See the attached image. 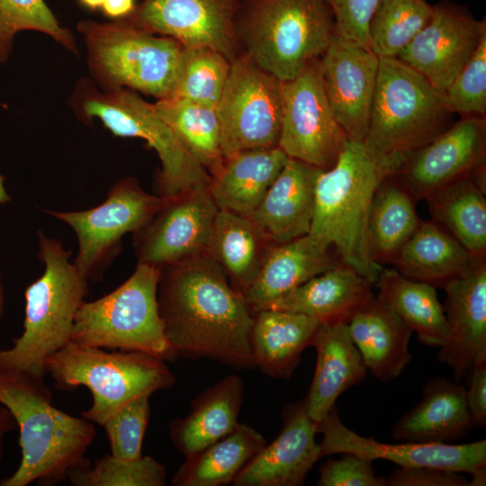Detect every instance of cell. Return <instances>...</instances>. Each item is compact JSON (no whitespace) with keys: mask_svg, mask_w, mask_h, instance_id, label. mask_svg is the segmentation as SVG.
<instances>
[{"mask_svg":"<svg viewBox=\"0 0 486 486\" xmlns=\"http://www.w3.org/2000/svg\"><path fill=\"white\" fill-rule=\"evenodd\" d=\"M158 303L176 355L208 357L235 368L255 367L253 314L219 265L201 255L160 267Z\"/></svg>","mask_w":486,"mask_h":486,"instance_id":"cell-1","label":"cell"},{"mask_svg":"<svg viewBox=\"0 0 486 486\" xmlns=\"http://www.w3.org/2000/svg\"><path fill=\"white\" fill-rule=\"evenodd\" d=\"M0 403L16 421L22 450L19 466L0 486H54L89 461L86 453L95 437L94 423L53 406L44 376L0 370Z\"/></svg>","mask_w":486,"mask_h":486,"instance_id":"cell-2","label":"cell"},{"mask_svg":"<svg viewBox=\"0 0 486 486\" xmlns=\"http://www.w3.org/2000/svg\"><path fill=\"white\" fill-rule=\"evenodd\" d=\"M399 169L373 157L363 142L347 140L336 164L320 175L309 238L323 248H333L343 264L373 285L383 266L369 255L367 224L380 182Z\"/></svg>","mask_w":486,"mask_h":486,"instance_id":"cell-3","label":"cell"},{"mask_svg":"<svg viewBox=\"0 0 486 486\" xmlns=\"http://www.w3.org/2000/svg\"><path fill=\"white\" fill-rule=\"evenodd\" d=\"M38 247L44 271L25 289L23 330L10 348L0 350V370L45 376L46 361L70 342L89 289L60 241L38 230Z\"/></svg>","mask_w":486,"mask_h":486,"instance_id":"cell-4","label":"cell"},{"mask_svg":"<svg viewBox=\"0 0 486 486\" xmlns=\"http://www.w3.org/2000/svg\"><path fill=\"white\" fill-rule=\"evenodd\" d=\"M450 114L443 92L397 58L379 57L363 144L373 157L400 170L409 156L448 128Z\"/></svg>","mask_w":486,"mask_h":486,"instance_id":"cell-5","label":"cell"},{"mask_svg":"<svg viewBox=\"0 0 486 486\" xmlns=\"http://www.w3.org/2000/svg\"><path fill=\"white\" fill-rule=\"evenodd\" d=\"M78 117L98 119L113 135L144 140L161 162L156 178L158 195L171 198L208 189L211 176L183 147L158 114L153 104L128 88L97 90L90 80L78 82L72 96Z\"/></svg>","mask_w":486,"mask_h":486,"instance_id":"cell-6","label":"cell"},{"mask_svg":"<svg viewBox=\"0 0 486 486\" xmlns=\"http://www.w3.org/2000/svg\"><path fill=\"white\" fill-rule=\"evenodd\" d=\"M247 54L281 82L320 58L335 34L326 0H240Z\"/></svg>","mask_w":486,"mask_h":486,"instance_id":"cell-7","label":"cell"},{"mask_svg":"<svg viewBox=\"0 0 486 486\" xmlns=\"http://www.w3.org/2000/svg\"><path fill=\"white\" fill-rule=\"evenodd\" d=\"M56 389L87 388L93 396L85 419L103 426L130 400L161 391L176 383V376L165 361L140 351L106 352L101 347L69 342L45 364Z\"/></svg>","mask_w":486,"mask_h":486,"instance_id":"cell-8","label":"cell"},{"mask_svg":"<svg viewBox=\"0 0 486 486\" xmlns=\"http://www.w3.org/2000/svg\"><path fill=\"white\" fill-rule=\"evenodd\" d=\"M87 49L89 70L101 89L128 88L171 96L183 46L172 38L139 29L124 20L77 23Z\"/></svg>","mask_w":486,"mask_h":486,"instance_id":"cell-9","label":"cell"},{"mask_svg":"<svg viewBox=\"0 0 486 486\" xmlns=\"http://www.w3.org/2000/svg\"><path fill=\"white\" fill-rule=\"evenodd\" d=\"M159 275L160 267L138 263L116 289L85 302L76 315L70 342L144 352L164 361L174 358L158 310Z\"/></svg>","mask_w":486,"mask_h":486,"instance_id":"cell-10","label":"cell"},{"mask_svg":"<svg viewBox=\"0 0 486 486\" xmlns=\"http://www.w3.org/2000/svg\"><path fill=\"white\" fill-rule=\"evenodd\" d=\"M167 197L147 193L133 177L117 181L99 205L78 212L43 210L67 223L78 240L73 263L88 282H99L122 250V238L141 229Z\"/></svg>","mask_w":486,"mask_h":486,"instance_id":"cell-11","label":"cell"},{"mask_svg":"<svg viewBox=\"0 0 486 486\" xmlns=\"http://www.w3.org/2000/svg\"><path fill=\"white\" fill-rule=\"evenodd\" d=\"M282 108L281 81L247 53L236 57L215 106L223 158L278 147Z\"/></svg>","mask_w":486,"mask_h":486,"instance_id":"cell-12","label":"cell"},{"mask_svg":"<svg viewBox=\"0 0 486 486\" xmlns=\"http://www.w3.org/2000/svg\"><path fill=\"white\" fill-rule=\"evenodd\" d=\"M282 122L278 147L294 158L322 170L331 168L347 138L328 101L320 58L292 79L281 82Z\"/></svg>","mask_w":486,"mask_h":486,"instance_id":"cell-13","label":"cell"},{"mask_svg":"<svg viewBox=\"0 0 486 486\" xmlns=\"http://www.w3.org/2000/svg\"><path fill=\"white\" fill-rule=\"evenodd\" d=\"M317 425L323 437L321 457L334 454H354L370 462L382 459L400 467L430 466L471 474L470 486L486 482V440L463 445L447 443L386 444L364 437L346 428L336 406Z\"/></svg>","mask_w":486,"mask_h":486,"instance_id":"cell-14","label":"cell"},{"mask_svg":"<svg viewBox=\"0 0 486 486\" xmlns=\"http://www.w3.org/2000/svg\"><path fill=\"white\" fill-rule=\"evenodd\" d=\"M239 6L240 0H142L122 20L183 47L212 49L232 61Z\"/></svg>","mask_w":486,"mask_h":486,"instance_id":"cell-15","label":"cell"},{"mask_svg":"<svg viewBox=\"0 0 486 486\" xmlns=\"http://www.w3.org/2000/svg\"><path fill=\"white\" fill-rule=\"evenodd\" d=\"M218 210L208 189L167 198L133 233L138 263L161 267L208 254Z\"/></svg>","mask_w":486,"mask_h":486,"instance_id":"cell-16","label":"cell"},{"mask_svg":"<svg viewBox=\"0 0 486 486\" xmlns=\"http://www.w3.org/2000/svg\"><path fill=\"white\" fill-rule=\"evenodd\" d=\"M320 60L334 116L348 140L363 142L370 122L379 57L370 48L335 33Z\"/></svg>","mask_w":486,"mask_h":486,"instance_id":"cell-17","label":"cell"},{"mask_svg":"<svg viewBox=\"0 0 486 486\" xmlns=\"http://www.w3.org/2000/svg\"><path fill=\"white\" fill-rule=\"evenodd\" d=\"M486 35V22L476 20L461 7L434 5L427 25L397 58L445 93Z\"/></svg>","mask_w":486,"mask_h":486,"instance_id":"cell-18","label":"cell"},{"mask_svg":"<svg viewBox=\"0 0 486 486\" xmlns=\"http://www.w3.org/2000/svg\"><path fill=\"white\" fill-rule=\"evenodd\" d=\"M485 157V118L464 117L409 156L397 176L418 201L469 176Z\"/></svg>","mask_w":486,"mask_h":486,"instance_id":"cell-19","label":"cell"},{"mask_svg":"<svg viewBox=\"0 0 486 486\" xmlns=\"http://www.w3.org/2000/svg\"><path fill=\"white\" fill-rule=\"evenodd\" d=\"M449 338L440 346L438 361L452 370L456 382L486 364V259L443 286Z\"/></svg>","mask_w":486,"mask_h":486,"instance_id":"cell-20","label":"cell"},{"mask_svg":"<svg viewBox=\"0 0 486 486\" xmlns=\"http://www.w3.org/2000/svg\"><path fill=\"white\" fill-rule=\"evenodd\" d=\"M279 436L240 471L235 486H298L321 458L315 440L317 425L309 417L305 399L283 411Z\"/></svg>","mask_w":486,"mask_h":486,"instance_id":"cell-21","label":"cell"},{"mask_svg":"<svg viewBox=\"0 0 486 486\" xmlns=\"http://www.w3.org/2000/svg\"><path fill=\"white\" fill-rule=\"evenodd\" d=\"M322 171L305 162L287 159L249 216L274 243L308 235L314 213L316 184Z\"/></svg>","mask_w":486,"mask_h":486,"instance_id":"cell-22","label":"cell"},{"mask_svg":"<svg viewBox=\"0 0 486 486\" xmlns=\"http://www.w3.org/2000/svg\"><path fill=\"white\" fill-rule=\"evenodd\" d=\"M310 346L317 351V362L304 399L309 417L318 424L344 392L364 379L367 369L346 322L320 323Z\"/></svg>","mask_w":486,"mask_h":486,"instance_id":"cell-23","label":"cell"},{"mask_svg":"<svg viewBox=\"0 0 486 486\" xmlns=\"http://www.w3.org/2000/svg\"><path fill=\"white\" fill-rule=\"evenodd\" d=\"M341 263L333 248H323L308 235L272 243L256 280L244 293L251 313Z\"/></svg>","mask_w":486,"mask_h":486,"instance_id":"cell-24","label":"cell"},{"mask_svg":"<svg viewBox=\"0 0 486 486\" xmlns=\"http://www.w3.org/2000/svg\"><path fill=\"white\" fill-rule=\"evenodd\" d=\"M372 286L353 268L341 263L310 278L260 310L302 313L320 323H347L374 296Z\"/></svg>","mask_w":486,"mask_h":486,"instance_id":"cell-25","label":"cell"},{"mask_svg":"<svg viewBox=\"0 0 486 486\" xmlns=\"http://www.w3.org/2000/svg\"><path fill=\"white\" fill-rule=\"evenodd\" d=\"M367 371L382 382L397 378L411 361L412 330L385 302L374 296L347 322Z\"/></svg>","mask_w":486,"mask_h":486,"instance_id":"cell-26","label":"cell"},{"mask_svg":"<svg viewBox=\"0 0 486 486\" xmlns=\"http://www.w3.org/2000/svg\"><path fill=\"white\" fill-rule=\"evenodd\" d=\"M472 427L465 385L443 377L430 379L421 400L395 424L392 436L412 443H447Z\"/></svg>","mask_w":486,"mask_h":486,"instance_id":"cell-27","label":"cell"},{"mask_svg":"<svg viewBox=\"0 0 486 486\" xmlns=\"http://www.w3.org/2000/svg\"><path fill=\"white\" fill-rule=\"evenodd\" d=\"M244 382L236 374L205 390L192 402L191 412L169 425L174 446L190 457L230 434L238 426Z\"/></svg>","mask_w":486,"mask_h":486,"instance_id":"cell-28","label":"cell"},{"mask_svg":"<svg viewBox=\"0 0 486 486\" xmlns=\"http://www.w3.org/2000/svg\"><path fill=\"white\" fill-rule=\"evenodd\" d=\"M288 158L275 147L248 149L224 159L208 188L218 209L249 217Z\"/></svg>","mask_w":486,"mask_h":486,"instance_id":"cell-29","label":"cell"},{"mask_svg":"<svg viewBox=\"0 0 486 486\" xmlns=\"http://www.w3.org/2000/svg\"><path fill=\"white\" fill-rule=\"evenodd\" d=\"M320 321L302 313L264 309L253 313L250 345L255 367L289 379L310 346Z\"/></svg>","mask_w":486,"mask_h":486,"instance_id":"cell-30","label":"cell"},{"mask_svg":"<svg viewBox=\"0 0 486 486\" xmlns=\"http://www.w3.org/2000/svg\"><path fill=\"white\" fill-rule=\"evenodd\" d=\"M482 259L436 221L422 220L392 265L405 277L443 288Z\"/></svg>","mask_w":486,"mask_h":486,"instance_id":"cell-31","label":"cell"},{"mask_svg":"<svg viewBox=\"0 0 486 486\" xmlns=\"http://www.w3.org/2000/svg\"><path fill=\"white\" fill-rule=\"evenodd\" d=\"M272 243L250 217L218 210L208 255L221 268L230 284L244 295L256 280Z\"/></svg>","mask_w":486,"mask_h":486,"instance_id":"cell-32","label":"cell"},{"mask_svg":"<svg viewBox=\"0 0 486 486\" xmlns=\"http://www.w3.org/2000/svg\"><path fill=\"white\" fill-rule=\"evenodd\" d=\"M417 199L397 175L386 176L377 186L370 207L367 244L371 259L392 264L421 223Z\"/></svg>","mask_w":486,"mask_h":486,"instance_id":"cell-33","label":"cell"},{"mask_svg":"<svg viewBox=\"0 0 486 486\" xmlns=\"http://www.w3.org/2000/svg\"><path fill=\"white\" fill-rule=\"evenodd\" d=\"M374 285L378 290L376 297L416 332L423 345L440 347L446 342L450 328L435 286L384 266Z\"/></svg>","mask_w":486,"mask_h":486,"instance_id":"cell-34","label":"cell"},{"mask_svg":"<svg viewBox=\"0 0 486 486\" xmlns=\"http://www.w3.org/2000/svg\"><path fill=\"white\" fill-rule=\"evenodd\" d=\"M266 440L252 427L238 423L225 437L185 458L172 478L175 486L233 483L240 471L265 447Z\"/></svg>","mask_w":486,"mask_h":486,"instance_id":"cell-35","label":"cell"},{"mask_svg":"<svg viewBox=\"0 0 486 486\" xmlns=\"http://www.w3.org/2000/svg\"><path fill=\"white\" fill-rule=\"evenodd\" d=\"M485 194L467 176L425 198L433 220L477 258H486Z\"/></svg>","mask_w":486,"mask_h":486,"instance_id":"cell-36","label":"cell"},{"mask_svg":"<svg viewBox=\"0 0 486 486\" xmlns=\"http://www.w3.org/2000/svg\"><path fill=\"white\" fill-rule=\"evenodd\" d=\"M153 106L185 150L213 176L224 158L215 107L183 99L158 100Z\"/></svg>","mask_w":486,"mask_h":486,"instance_id":"cell-37","label":"cell"},{"mask_svg":"<svg viewBox=\"0 0 486 486\" xmlns=\"http://www.w3.org/2000/svg\"><path fill=\"white\" fill-rule=\"evenodd\" d=\"M428 0H381L369 23V48L378 57L397 58L433 15Z\"/></svg>","mask_w":486,"mask_h":486,"instance_id":"cell-38","label":"cell"},{"mask_svg":"<svg viewBox=\"0 0 486 486\" xmlns=\"http://www.w3.org/2000/svg\"><path fill=\"white\" fill-rule=\"evenodd\" d=\"M231 61L209 48L183 47L176 83L168 98L215 107L225 86Z\"/></svg>","mask_w":486,"mask_h":486,"instance_id":"cell-39","label":"cell"},{"mask_svg":"<svg viewBox=\"0 0 486 486\" xmlns=\"http://www.w3.org/2000/svg\"><path fill=\"white\" fill-rule=\"evenodd\" d=\"M166 479L164 465L148 455L128 460L108 454L68 473L74 486H165Z\"/></svg>","mask_w":486,"mask_h":486,"instance_id":"cell-40","label":"cell"},{"mask_svg":"<svg viewBox=\"0 0 486 486\" xmlns=\"http://www.w3.org/2000/svg\"><path fill=\"white\" fill-rule=\"evenodd\" d=\"M26 30L43 32L77 54L70 30L60 25L44 0H0V63L12 53L15 34Z\"/></svg>","mask_w":486,"mask_h":486,"instance_id":"cell-41","label":"cell"},{"mask_svg":"<svg viewBox=\"0 0 486 486\" xmlns=\"http://www.w3.org/2000/svg\"><path fill=\"white\" fill-rule=\"evenodd\" d=\"M444 94L450 113L485 118L486 35Z\"/></svg>","mask_w":486,"mask_h":486,"instance_id":"cell-42","label":"cell"},{"mask_svg":"<svg viewBox=\"0 0 486 486\" xmlns=\"http://www.w3.org/2000/svg\"><path fill=\"white\" fill-rule=\"evenodd\" d=\"M148 395L137 397L114 412L104 424L111 454L128 460L142 456V443L150 417Z\"/></svg>","mask_w":486,"mask_h":486,"instance_id":"cell-43","label":"cell"},{"mask_svg":"<svg viewBox=\"0 0 486 486\" xmlns=\"http://www.w3.org/2000/svg\"><path fill=\"white\" fill-rule=\"evenodd\" d=\"M320 486H386L385 478L377 477L372 462L345 453L339 459H328L320 466Z\"/></svg>","mask_w":486,"mask_h":486,"instance_id":"cell-44","label":"cell"},{"mask_svg":"<svg viewBox=\"0 0 486 486\" xmlns=\"http://www.w3.org/2000/svg\"><path fill=\"white\" fill-rule=\"evenodd\" d=\"M381 0H326L335 33L369 48V23Z\"/></svg>","mask_w":486,"mask_h":486,"instance_id":"cell-45","label":"cell"},{"mask_svg":"<svg viewBox=\"0 0 486 486\" xmlns=\"http://www.w3.org/2000/svg\"><path fill=\"white\" fill-rule=\"evenodd\" d=\"M385 482L386 486H470L462 472L430 466L400 467Z\"/></svg>","mask_w":486,"mask_h":486,"instance_id":"cell-46","label":"cell"},{"mask_svg":"<svg viewBox=\"0 0 486 486\" xmlns=\"http://www.w3.org/2000/svg\"><path fill=\"white\" fill-rule=\"evenodd\" d=\"M465 387V398L472 419V426L484 427L486 424V364L473 368Z\"/></svg>","mask_w":486,"mask_h":486,"instance_id":"cell-47","label":"cell"},{"mask_svg":"<svg viewBox=\"0 0 486 486\" xmlns=\"http://www.w3.org/2000/svg\"><path fill=\"white\" fill-rule=\"evenodd\" d=\"M136 6L135 0H104L101 9L105 16L117 21L130 16Z\"/></svg>","mask_w":486,"mask_h":486,"instance_id":"cell-48","label":"cell"},{"mask_svg":"<svg viewBox=\"0 0 486 486\" xmlns=\"http://www.w3.org/2000/svg\"><path fill=\"white\" fill-rule=\"evenodd\" d=\"M17 428L12 413L4 406L0 407V464L4 454V440L5 436Z\"/></svg>","mask_w":486,"mask_h":486,"instance_id":"cell-49","label":"cell"},{"mask_svg":"<svg viewBox=\"0 0 486 486\" xmlns=\"http://www.w3.org/2000/svg\"><path fill=\"white\" fill-rule=\"evenodd\" d=\"M78 2L84 7L94 11L102 8L104 0H78Z\"/></svg>","mask_w":486,"mask_h":486,"instance_id":"cell-50","label":"cell"},{"mask_svg":"<svg viewBox=\"0 0 486 486\" xmlns=\"http://www.w3.org/2000/svg\"><path fill=\"white\" fill-rule=\"evenodd\" d=\"M4 176L0 174V204L11 202V197L4 186Z\"/></svg>","mask_w":486,"mask_h":486,"instance_id":"cell-51","label":"cell"},{"mask_svg":"<svg viewBox=\"0 0 486 486\" xmlns=\"http://www.w3.org/2000/svg\"><path fill=\"white\" fill-rule=\"evenodd\" d=\"M4 303H5V289L4 285L2 274L0 272V321L4 314Z\"/></svg>","mask_w":486,"mask_h":486,"instance_id":"cell-52","label":"cell"}]
</instances>
